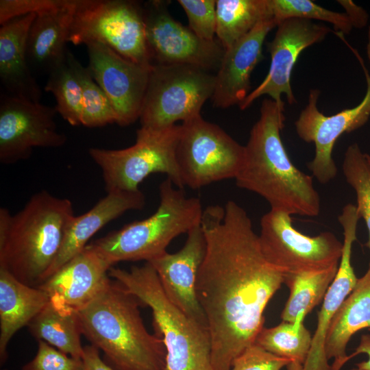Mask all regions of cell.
Instances as JSON below:
<instances>
[{"mask_svg": "<svg viewBox=\"0 0 370 370\" xmlns=\"http://www.w3.org/2000/svg\"><path fill=\"white\" fill-rule=\"evenodd\" d=\"M82 360L84 370H114L101 359L99 349L92 345L84 347Z\"/></svg>", "mask_w": 370, "mask_h": 370, "instance_id": "cell-38", "label": "cell"}, {"mask_svg": "<svg viewBox=\"0 0 370 370\" xmlns=\"http://www.w3.org/2000/svg\"><path fill=\"white\" fill-rule=\"evenodd\" d=\"M366 156H367V161L370 165V156L366 153Z\"/></svg>", "mask_w": 370, "mask_h": 370, "instance_id": "cell-43", "label": "cell"}, {"mask_svg": "<svg viewBox=\"0 0 370 370\" xmlns=\"http://www.w3.org/2000/svg\"><path fill=\"white\" fill-rule=\"evenodd\" d=\"M34 358L25 364L22 370H84L82 359L61 352L44 341H38Z\"/></svg>", "mask_w": 370, "mask_h": 370, "instance_id": "cell-35", "label": "cell"}, {"mask_svg": "<svg viewBox=\"0 0 370 370\" xmlns=\"http://www.w3.org/2000/svg\"><path fill=\"white\" fill-rule=\"evenodd\" d=\"M370 328V268L360 278L334 315L325 341L328 360L334 358L332 370H341L349 360L346 353L352 336Z\"/></svg>", "mask_w": 370, "mask_h": 370, "instance_id": "cell-25", "label": "cell"}, {"mask_svg": "<svg viewBox=\"0 0 370 370\" xmlns=\"http://www.w3.org/2000/svg\"><path fill=\"white\" fill-rule=\"evenodd\" d=\"M291 362L254 343L233 360L231 370H281Z\"/></svg>", "mask_w": 370, "mask_h": 370, "instance_id": "cell-36", "label": "cell"}, {"mask_svg": "<svg viewBox=\"0 0 370 370\" xmlns=\"http://www.w3.org/2000/svg\"><path fill=\"white\" fill-rule=\"evenodd\" d=\"M159 191L160 204L152 215L90 244L111 267L123 261L149 262L166 252L175 238L200 224L204 210L199 198L187 197L168 177Z\"/></svg>", "mask_w": 370, "mask_h": 370, "instance_id": "cell-6", "label": "cell"}, {"mask_svg": "<svg viewBox=\"0 0 370 370\" xmlns=\"http://www.w3.org/2000/svg\"><path fill=\"white\" fill-rule=\"evenodd\" d=\"M77 0L36 14L27 39V58L32 71L49 75L66 59L70 26Z\"/></svg>", "mask_w": 370, "mask_h": 370, "instance_id": "cell-23", "label": "cell"}, {"mask_svg": "<svg viewBox=\"0 0 370 370\" xmlns=\"http://www.w3.org/2000/svg\"><path fill=\"white\" fill-rule=\"evenodd\" d=\"M216 15V35L225 50L272 16L268 0H217Z\"/></svg>", "mask_w": 370, "mask_h": 370, "instance_id": "cell-28", "label": "cell"}, {"mask_svg": "<svg viewBox=\"0 0 370 370\" xmlns=\"http://www.w3.org/2000/svg\"><path fill=\"white\" fill-rule=\"evenodd\" d=\"M101 43L134 62L151 66L143 5L125 0H77L68 42Z\"/></svg>", "mask_w": 370, "mask_h": 370, "instance_id": "cell-8", "label": "cell"}, {"mask_svg": "<svg viewBox=\"0 0 370 370\" xmlns=\"http://www.w3.org/2000/svg\"><path fill=\"white\" fill-rule=\"evenodd\" d=\"M180 126L176 160L184 187L197 190L236 178L243 162L245 146L201 115Z\"/></svg>", "mask_w": 370, "mask_h": 370, "instance_id": "cell-10", "label": "cell"}, {"mask_svg": "<svg viewBox=\"0 0 370 370\" xmlns=\"http://www.w3.org/2000/svg\"><path fill=\"white\" fill-rule=\"evenodd\" d=\"M169 1L150 0L143 4L147 42L152 64H188L208 71L218 70L225 49L219 41L199 38L174 19Z\"/></svg>", "mask_w": 370, "mask_h": 370, "instance_id": "cell-12", "label": "cell"}, {"mask_svg": "<svg viewBox=\"0 0 370 370\" xmlns=\"http://www.w3.org/2000/svg\"><path fill=\"white\" fill-rule=\"evenodd\" d=\"M88 69L108 97L116 115V124L127 126L139 119L151 66L127 60L97 42L86 44Z\"/></svg>", "mask_w": 370, "mask_h": 370, "instance_id": "cell-15", "label": "cell"}, {"mask_svg": "<svg viewBox=\"0 0 370 370\" xmlns=\"http://www.w3.org/2000/svg\"><path fill=\"white\" fill-rule=\"evenodd\" d=\"M215 81V75L195 66L152 64L139 118L141 127L161 130L201 115Z\"/></svg>", "mask_w": 370, "mask_h": 370, "instance_id": "cell-9", "label": "cell"}, {"mask_svg": "<svg viewBox=\"0 0 370 370\" xmlns=\"http://www.w3.org/2000/svg\"><path fill=\"white\" fill-rule=\"evenodd\" d=\"M200 224L206 251L197 294L210 332L212 367L231 370L264 328V310L284 274L266 259L247 212L234 201L208 206Z\"/></svg>", "mask_w": 370, "mask_h": 370, "instance_id": "cell-1", "label": "cell"}, {"mask_svg": "<svg viewBox=\"0 0 370 370\" xmlns=\"http://www.w3.org/2000/svg\"><path fill=\"white\" fill-rule=\"evenodd\" d=\"M27 327L38 341H44L70 356L82 358V332L77 310L49 299Z\"/></svg>", "mask_w": 370, "mask_h": 370, "instance_id": "cell-26", "label": "cell"}, {"mask_svg": "<svg viewBox=\"0 0 370 370\" xmlns=\"http://www.w3.org/2000/svg\"><path fill=\"white\" fill-rule=\"evenodd\" d=\"M206 251L201 224L187 233L183 247L175 253L165 252L148 262L156 270L169 299L191 319L208 327L197 294V275Z\"/></svg>", "mask_w": 370, "mask_h": 370, "instance_id": "cell-17", "label": "cell"}, {"mask_svg": "<svg viewBox=\"0 0 370 370\" xmlns=\"http://www.w3.org/2000/svg\"><path fill=\"white\" fill-rule=\"evenodd\" d=\"M338 265L320 271L284 275L289 296L280 317L287 322H303L323 298L333 282Z\"/></svg>", "mask_w": 370, "mask_h": 370, "instance_id": "cell-27", "label": "cell"}, {"mask_svg": "<svg viewBox=\"0 0 370 370\" xmlns=\"http://www.w3.org/2000/svg\"><path fill=\"white\" fill-rule=\"evenodd\" d=\"M180 125L153 130L140 127L135 143L121 149L92 147L88 153L102 172L108 192L135 191L149 175L164 173L184 188L176 160Z\"/></svg>", "mask_w": 370, "mask_h": 370, "instance_id": "cell-7", "label": "cell"}, {"mask_svg": "<svg viewBox=\"0 0 370 370\" xmlns=\"http://www.w3.org/2000/svg\"><path fill=\"white\" fill-rule=\"evenodd\" d=\"M75 217L71 201L42 190L12 215L0 209V269L38 287L54 263Z\"/></svg>", "mask_w": 370, "mask_h": 370, "instance_id": "cell-4", "label": "cell"}, {"mask_svg": "<svg viewBox=\"0 0 370 370\" xmlns=\"http://www.w3.org/2000/svg\"><path fill=\"white\" fill-rule=\"evenodd\" d=\"M55 106L3 92L0 99V162L10 164L29 158L35 147L63 146L66 136L58 132Z\"/></svg>", "mask_w": 370, "mask_h": 370, "instance_id": "cell-13", "label": "cell"}, {"mask_svg": "<svg viewBox=\"0 0 370 370\" xmlns=\"http://www.w3.org/2000/svg\"><path fill=\"white\" fill-rule=\"evenodd\" d=\"M69 0H1L0 24L29 14H38L66 5Z\"/></svg>", "mask_w": 370, "mask_h": 370, "instance_id": "cell-37", "label": "cell"}, {"mask_svg": "<svg viewBox=\"0 0 370 370\" xmlns=\"http://www.w3.org/2000/svg\"><path fill=\"white\" fill-rule=\"evenodd\" d=\"M44 89L53 95L56 111L64 120L72 126L82 125V88L67 58L49 73Z\"/></svg>", "mask_w": 370, "mask_h": 370, "instance_id": "cell-31", "label": "cell"}, {"mask_svg": "<svg viewBox=\"0 0 370 370\" xmlns=\"http://www.w3.org/2000/svg\"><path fill=\"white\" fill-rule=\"evenodd\" d=\"M339 3L346 7L347 12H349L347 14L352 19L354 26L362 27L365 25L367 15L361 8L350 1H339Z\"/></svg>", "mask_w": 370, "mask_h": 370, "instance_id": "cell-40", "label": "cell"}, {"mask_svg": "<svg viewBox=\"0 0 370 370\" xmlns=\"http://www.w3.org/2000/svg\"><path fill=\"white\" fill-rule=\"evenodd\" d=\"M361 64L367 88L363 99L358 105L334 115L325 116L317 108L320 91L312 89L310 90L308 105L295 123L299 137L305 142L314 144V157L308 162V167L322 184L334 180L337 174L332 151L338 138L344 133H349L364 125L370 116V75L363 62Z\"/></svg>", "mask_w": 370, "mask_h": 370, "instance_id": "cell-14", "label": "cell"}, {"mask_svg": "<svg viewBox=\"0 0 370 370\" xmlns=\"http://www.w3.org/2000/svg\"><path fill=\"white\" fill-rule=\"evenodd\" d=\"M272 16L278 23L286 18L319 20L331 23L339 34H348L354 26L346 13L334 12L309 0H268Z\"/></svg>", "mask_w": 370, "mask_h": 370, "instance_id": "cell-33", "label": "cell"}, {"mask_svg": "<svg viewBox=\"0 0 370 370\" xmlns=\"http://www.w3.org/2000/svg\"><path fill=\"white\" fill-rule=\"evenodd\" d=\"M66 58L82 88V125L99 127L116 123V115L108 97L95 81L88 67H84L69 50Z\"/></svg>", "mask_w": 370, "mask_h": 370, "instance_id": "cell-30", "label": "cell"}, {"mask_svg": "<svg viewBox=\"0 0 370 370\" xmlns=\"http://www.w3.org/2000/svg\"><path fill=\"white\" fill-rule=\"evenodd\" d=\"M188 21V27L199 38L214 40L217 28L216 1L178 0Z\"/></svg>", "mask_w": 370, "mask_h": 370, "instance_id": "cell-34", "label": "cell"}, {"mask_svg": "<svg viewBox=\"0 0 370 370\" xmlns=\"http://www.w3.org/2000/svg\"><path fill=\"white\" fill-rule=\"evenodd\" d=\"M342 170L346 182L356 193L358 215L364 219L369 232L366 247L370 251V165L366 153L362 152L357 143L347 148Z\"/></svg>", "mask_w": 370, "mask_h": 370, "instance_id": "cell-32", "label": "cell"}, {"mask_svg": "<svg viewBox=\"0 0 370 370\" xmlns=\"http://www.w3.org/2000/svg\"><path fill=\"white\" fill-rule=\"evenodd\" d=\"M360 354H367L368 359L356 363V367L360 370H370V334H362L360 336V343L355 352L349 356V359Z\"/></svg>", "mask_w": 370, "mask_h": 370, "instance_id": "cell-39", "label": "cell"}, {"mask_svg": "<svg viewBox=\"0 0 370 370\" xmlns=\"http://www.w3.org/2000/svg\"><path fill=\"white\" fill-rule=\"evenodd\" d=\"M109 276L150 308L155 334L164 342L166 370H213L209 330L184 312L166 295L148 262L130 270L112 267Z\"/></svg>", "mask_w": 370, "mask_h": 370, "instance_id": "cell-5", "label": "cell"}, {"mask_svg": "<svg viewBox=\"0 0 370 370\" xmlns=\"http://www.w3.org/2000/svg\"><path fill=\"white\" fill-rule=\"evenodd\" d=\"M360 219L356 206L346 204L338 220L343 230L342 255L336 275L323 300L317 314V324L312 335L308 357L302 370H332L325 354V341L331 322L339 308L354 288L357 278L352 264L353 243Z\"/></svg>", "mask_w": 370, "mask_h": 370, "instance_id": "cell-18", "label": "cell"}, {"mask_svg": "<svg viewBox=\"0 0 370 370\" xmlns=\"http://www.w3.org/2000/svg\"><path fill=\"white\" fill-rule=\"evenodd\" d=\"M312 338L303 322L282 321L274 327H264L255 343L271 354L303 365L310 349Z\"/></svg>", "mask_w": 370, "mask_h": 370, "instance_id": "cell-29", "label": "cell"}, {"mask_svg": "<svg viewBox=\"0 0 370 370\" xmlns=\"http://www.w3.org/2000/svg\"><path fill=\"white\" fill-rule=\"evenodd\" d=\"M36 14L12 18L1 25L0 79L4 93L40 102L42 90L27 58V39Z\"/></svg>", "mask_w": 370, "mask_h": 370, "instance_id": "cell-21", "label": "cell"}, {"mask_svg": "<svg viewBox=\"0 0 370 370\" xmlns=\"http://www.w3.org/2000/svg\"><path fill=\"white\" fill-rule=\"evenodd\" d=\"M303 365L295 362H291L287 366V370H302Z\"/></svg>", "mask_w": 370, "mask_h": 370, "instance_id": "cell-41", "label": "cell"}, {"mask_svg": "<svg viewBox=\"0 0 370 370\" xmlns=\"http://www.w3.org/2000/svg\"><path fill=\"white\" fill-rule=\"evenodd\" d=\"M367 54H368L369 59L370 60V27H369V42L367 45Z\"/></svg>", "mask_w": 370, "mask_h": 370, "instance_id": "cell-42", "label": "cell"}, {"mask_svg": "<svg viewBox=\"0 0 370 370\" xmlns=\"http://www.w3.org/2000/svg\"><path fill=\"white\" fill-rule=\"evenodd\" d=\"M262 251L284 275L320 271L339 264L343 243L330 232L310 236L293 226L291 215L271 209L260 219Z\"/></svg>", "mask_w": 370, "mask_h": 370, "instance_id": "cell-11", "label": "cell"}, {"mask_svg": "<svg viewBox=\"0 0 370 370\" xmlns=\"http://www.w3.org/2000/svg\"><path fill=\"white\" fill-rule=\"evenodd\" d=\"M284 106V102L271 99L262 101L260 118L245 146L236 184L263 197L271 209L291 215L317 217L320 212V197L312 177L293 164L282 141Z\"/></svg>", "mask_w": 370, "mask_h": 370, "instance_id": "cell-2", "label": "cell"}, {"mask_svg": "<svg viewBox=\"0 0 370 370\" xmlns=\"http://www.w3.org/2000/svg\"><path fill=\"white\" fill-rule=\"evenodd\" d=\"M145 204V197L140 190H115L108 192L86 212L75 216L66 229L61 249L45 280L81 252L90 238L106 224L127 211L142 209Z\"/></svg>", "mask_w": 370, "mask_h": 370, "instance_id": "cell-22", "label": "cell"}, {"mask_svg": "<svg viewBox=\"0 0 370 370\" xmlns=\"http://www.w3.org/2000/svg\"><path fill=\"white\" fill-rule=\"evenodd\" d=\"M49 300L40 288L27 285L0 269V362L7 358V348L16 332L27 326Z\"/></svg>", "mask_w": 370, "mask_h": 370, "instance_id": "cell-24", "label": "cell"}, {"mask_svg": "<svg viewBox=\"0 0 370 370\" xmlns=\"http://www.w3.org/2000/svg\"><path fill=\"white\" fill-rule=\"evenodd\" d=\"M140 301L110 278L104 288L77 310L82 335L103 353L114 370H166L163 341L151 334L140 314Z\"/></svg>", "mask_w": 370, "mask_h": 370, "instance_id": "cell-3", "label": "cell"}, {"mask_svg": "<svg viewBox=\"0 0 370 370\" xmlns=\"http://www.w3.org/2000/svg\"><path fill=\"white\" fill-rule=\"evenodd\" d=\"M352 370H360V369H358L357 367H356V368H353Z\"/></svg>", "mask_w": 370, "mask_h": 370, "instance_id": "cell-44", "label": "cell"}, {"mask_svg": "<svg viewBox=\"0 0 370 370\" xmlns=\"http://www.w3.org/2000/svg\"><path fill=\"white\" fill-rule=\"evenodd\" d=\"M277 25L273 16L266 18L225 50L215 75V86L211 97L214 107L227 108L239 105L247 97L251 74L264 58L262 46L265 38Z\"/></svg>", "mask_w": 370, "mask_h": 370, "instance_id": "cell-19", "label": "cell"}, {"mask_svg": "<svg viewBox=\"0 0 370 370\" xmlns=\"http://www.w3.org/2000/svg\"><path fill=\"white\" fill-rule=\"evenodd\" d=\"M273 39L267 43L271 64L264 80L239 105L245 110L262 95H269L277 103H283L284 94L288 103L296 102L291 85L292 71L302 51L322 41L331 29L327 25L299 18L281 21Z\"/></svg>", "mask_w": 370, "mask_h": 370, "instance_id": "cell-16", "label": "cell"}, {"mask_svg": "<svg viewBox=\"0 0 370 370\" xmlns=\"http://www.w3.org/2000/svg\"><path fill=\"white\" fill-rule=\"evenodd\" d=\"M112 267L90 245L67 261L38 288L50 299L79 310L90 302L110 280Z\"/></svg>", "mask_w": 370, "mask_h": 370, "instance_id": "cell-20", "label": "cell"}]
</instances>
